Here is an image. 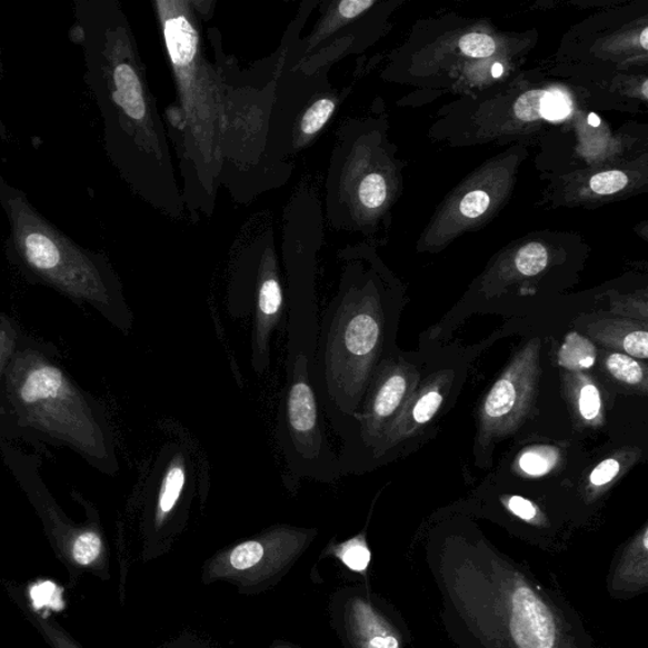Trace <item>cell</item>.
<instances>
[{"label": "cell", "mask_w": 648, "mask_h": 648, "mask_svg": "<svg viewBox=\"0 0 648 648\" xmlns=\"http://www.w3.org/2000/svg\"><path fill=\"white\" fill-rule=\"evenodd\" d=\"M427 565L446 631L461 648H596L558 592L504 555L442 550Z\"/></svg>", "instance_id": "obj_1"}, {"label": "cell", "mask_w": 648, "mask_h": 648, "mask_svg": "<svg viewBox=\"0 0 648 648\" xmlns=\"http://www.w3.org/2000/svg\"><path fill=\"white\" fill-rule=\"evenodd\" d=\"M71 33L84 49L87 83L104 123L106 149L134 190L162 207L176 196L169 149L129 23L114 2L79 0Z\"/></svg>", "instance_id": "obj_2"}, {"label": "cell", "mask_w": 648, "mask_h": 648, "mask_svg": "<svg viewBox=\"0 0 648 648\" xmlns=\"http://www.w3.org/2000/svg\"><path fill=\"white\" fill-rule=\"evenodd\" d=\"M0 203L11 226L13 250L27 269L63 295L102 308L118 326L130 327L129 309L102 258L46 221L23 191L9 186L2 176Z\"/></svg>", "instance_id": "obj_3"}, {"label": "cell", "mask_w": 648, "mask_h": 648, "mask_svg": "<svg viewBox=\"0 0 648 648\" xmlns=\"http://www.w3.org/2000/svg\"><path fill=\"white\" fill-rule=\"evenodd\" d=\"M7 389L22 422L68 442L91 460L114 463L93 409L67 373L42 355L17 353L8 369Z\"/></svg>", "instance_id": "obj_4"}, {"label": "cell", "mask_w": 648, "mask_h": 648, "mask_svg": "<svg viewBox=\"0 0 648 648\" xmlns=\"http://www.w3.org/2000/svg\"><path fill=\"white\" fill-rule=\"evenodd\" d=\"M312 367L303 353L287 365L277 438L290 481L309 479L332 483L341 478L342 470L326 435L323 407L310 377Z\"/></svg>", "instance_id": "obj_5"}, {"label": "cell", "mask_w": 648, "mask_h": 648, "mask_svg": "<svg viewBox=\"0 0 648 648\" xmlns=\"http://www.w3.org/2000/svg\"><path fill=\"white\" fill-rule=\"evenodd\" d=\"M317 528L276 525L248 540L225 547L202 570L205 586L230 582L241 595H260L293 569L318 536Z\"/></svg>", "instance_id": "obj_6"}, {"label": "cell", "mask_w": 648, "mask_h": 648, "mask_svg": "<svg viewBox=\"0 0 648 648\" xmlns=\"http://www.w3.org/2000/svg\"><path fill=\"white\" fill-rule=\"evenodd\" d=\"M328 615L343 648H407L409 644L405 620L368 587L337 589Z\"/></svg>", "instance_id": "obj_7"}, {"label": "cell", "mask_w": 648, "mask_h": 648, "mask_svg": "<svg viewBox=\"0 0 648 648\" xmlns=\"http://www.w3.org/2000/svg\"><path fill=\"white\" fill-rule=\"evenodd\" d=\"M196 495L193 460L185 446L162 447L153 471L149 504V532L154 549L166 554L185 529Z\"/></svg>", "instance_id": "obj_8"}, {"label": "cell", "mask_w": 648, "mask_h": 648, "mask_svg": "<svg viewBox=\"0 0 648 648\" xmlns=\"http://www.w3.org/2000/svg\"><path fill=\"white\" fill-rule=\"evenodd\" d=\"M248 285L249 309L253 308L251 367L258 376H262L270 368L272 333L276 332L285 309L279 268L271 250L262 255L255 277L249 270V282H245V286ZM246 293L233 317H242Z\"/></svg>", "instance_id": "obj_9"}, {"label": "cell", "mask_w": 648, "mask_h": 648, "mask_svg": "<svg viewBox=\"0 0 648 648\" xmlns=\"http://www.w3.org/2000/svg\"><path fill=\"white\" fill-rule=\"evenodd\" d=\"M647 528L635 538L620 555L609 574L608 588L611 596L628 598L640 595L648 587V534Z\"/></svg>", "instance_id": "obj_10"}, {"label": "cell", "mask_w": 648, "mask_h": 648, "mask_svg": "<svg viewBox=\"0 0 648 648\" xmlns=\"http://www.w3.org/2000/svg\"><path fill=\"white\" fill-rule=\"evenodd\" d=\"M572 102L568 94L560 90H532L519 97L515 113L520 121L534 122L545 118L549 121H560L569 117Z\"/></svg>", "instance_id": "obj_11"}, {"label": "cell", "mask_w": 648, "mask_h": 648, "mask_svg": "<svg viewBox=\"0 0 648 648\" xmlns=\"http://www.w3.org/2000/svg\"><path fill=\"white\" fill-rule=\"evenodd\" d=\"M327 551L352 572L367 575L370 568L371 551L363 535L351 537L341 544L328 545Z\"/></svg>", "instance_id": "obj_12"}, {"label": "cell", "mask_w": 648, "mask_h": 648, "mask_svg": "<svg viewBox=\"0 0 648 648\" xmlns=\"http://www.w3.org/2000/svg\"><path fill=\"white\" fill-rule=\"evenodd\" d=\"M518 398L517 381L510 377L500 379L489 392L483 412L490 421H499L514 412Z\"/></svg>", "instance_id": "obj_13"}, {"label": "cell", "mask_w": 648, "mask_h": 648, "mask_svg": "<svg viewBox=\"0 0 648 648\" xmlns=\"http://www.w3.org/2000/svg\"><path fill=\"white\" fill-rule=\"evenodd\" d=\"M559 361L569 370L589 369L596 361L595 346L582 336L570 333L561 347Z\"/></svg>", "instance_id": "obj_14"}, {"label": "cell", "mask_w": 648, "mask_h": 648, "mask_svg": "<svg viewBox=\"0 0 648 648\" xmlns=\"http://www.w3.org/2000/svg\"><path fill=\"white\" fill-rule=\"evenodd\" d=\"M336 111V102L332 98H321L307 109L300 121V134L312 137L323 129L331 120Z\"/></svg>", "instance_id": "obj_15"}, {"label": "cell", "mask_w": 648, "mask_h": 648, "mask_svg": "<svg viewBox=\"0 0 648 648\" xmlns=\"http://www.w3.org/2000/svg\"><path fill=\"white\" fill-rule=\"evenodd\" d=\"M549 262V253L541 243H528L517 253L516 267L520 273L527 277L537 276Z\"/></svg>", "instance_id": "obj_16"}, {"label": "cell", "mask_w": 648, "mask_h": 648, "mask_svg": "<svg viewBox=\"0 0 648 648\" xmlns=\"http://www.w3.org/2000/svg\"><path fill=\"white\" fill-rule=\"evenodd\" d=\"M102 551V537L94 531L80 534L71 546L72 559L83 566L96 562Z\"/></svg>", "instance_id": "obj_17"}, {"label": "cell", "mask_w": 648, "mask_h": 648, "mask_svg": "<svg viewBox=\"0 0 648 648\" xmlns=\"http://www.w3.org/2000/svg\"><path fill=\"white\" fill-rule=\"evenodd\" d=\"M607 367L616 379L628 382V385H638L644 379V371L638 363L629 356L622 353L610 355L607 359Z\"/></svg>", "instance_id": "obj_18"}, {"label": "cell", "mask_w": 648, "mask_h": 648, "mask_svg": "<svg viewBox=\"0 0 648 648\" xmlns=\"http://www.w3.org/2000/svg\"><path fill=\"white\" fill-rule=\"evenodd\" d=\"M359 199L363 207L377 209L387 199V182L380 173H370L361 181Z\"/></svg>", "instance_id": "obj_19"}, {"label": "cell", "mask_w": 648, "mask_h": 648, "mask_svg": "<svg viewBox=\"0 0 648 648\" xmlns=\"http://www.w3.org/2000/svg\"><path fill=\"white\" fill-rule=\"evenodd\" d=\"M555 460L554 452L541 447V449L525 452L519 465L529 476H544L554 467Z\"/></svg>", "instance_id": "obj_20"}, {"label": "cell", "mask_w": 648, "mask_h": 648, "mask_svg": "<svg viewBox=\"0 0 648 648\" xmlns=\"http://www.w3.org/2000/svg\"><path fill=\"white\" fill-rule=\"evenodd\" d=\"M497 49L495 40L488 34L470 33L460 40V50L473 59L489 58Z\"/></svg>", "instance_id": "obj_21"}, {"label": "cell", "mask_w": 648, "mask_h": 648, "mask_svg": "<svg viewBox=\"0 0 648 648\" xmlns=\"http://www.w3.org/2000/svg\"><path fill=\"white\" fill-rule=\"evenodd\" d=\"M628 178L622 171H606L597 173L590 179V188L595 193L601 196L615 195L625 189Z\"/></svg>", "instance_id": "obj_22"}, {"label": "cell", "mask_w": 648, "mask_h": 648, "mask_svg": "<svg viewBox=\"0 0 648 648\" xmlns=\"http://www.w3.org/2000/svg\"><path fill=\"white\" fill-rule=\"evenodd\" d=\"M441 403L442 396L440 392L436 390L427 392V395L418 401L413 410L416 422L421 425L430 422L437 413V410L440 409Z\"/></svg>", "instance_id": "obj_23"}, {"label": "cell", "mask_w": 648, "mask_h": 648, "mask_svg": "<svg viewBox=\"0 0 648 648\" xmlns=\"http://www.w3.org/2000/svg\"><path fill=\"white\" fill-rule=\"evenodd\" d=\"M489 205L490 197L486 193V191H471V193L462 199L460 205V212L465 217L477 218L487 211Z\"/></svg>", "instance_id": "obj_24"}, {"label": "cell", "mask_w": 648, "mask_h": 648, "mask_svg": "<svg viewBox=\"0 0 648 648\" xmlns=\"http://www.w3.org/2000/svg\"><path fill=\"white\" fill-rule=\"evenodd\" d=\"M600 410V395L595 386H586L580 395V413L586 419H595Z\"/></svg>", "instance_id": "obj_25"}, {"label": "cell", "mask_w": 648, "mask_h": 648, "mask_svg": "<svg viewBox=\"0 0 648 648\" xmlns=\"http://www.w3.org/2000/svg\"><path fill=\"white\" fill-rule=\"evenodd\" d=\"M648 335L646 331H636L626 336L624 341V347L626 352L629 355L635 356L638 359H647L648 358Z\"/></svg>", "instance_id": "obj_26"}, {"label": "cell", "mask_w": 648, "mask_h": 648, "mask_svg": "<svg viewBox=\"0 0 648 648\" xmlns=\"http://www.w3.org/2000/svg\"><path fill=\"white\" fill-rule=\"evenodd\" d=\"M619 472V462L609 459L598 465L595 471L591 472L590 481L597 487L606 486L614 480Z\"/></svg>", "instance_id": "obj_27"}, {"label": "cell", "mask_w": 648, "mask_h": 648, "mask_svg": "<svg viewBox=\"0 0 648 648\" xmlns=\"http://www.w3.org/2000/svg\"><path fill=\"white\" fill-rule=\"evenodd\" d=\"M507 506L516 517L526 520V522H532L538 515L537 508L531 504V501L522 497H512L507 501Z\"/></svg>", "instance_id": "obj_28"}, {"label": "cell", "mask_w": 648, "mask_h": 648, "mask_svg": "<svg viewBox=\"0 0 648 648\" xmlns=\"http://www.w3.org/2000/svg\"><path fill=\"white\" fill-rule=\"evenodd\" d=\"M373 6L372 0H343L337 6V13L345 18V20H352L359 17L365 11H368Z\"/></svg>", "instance_id": "obj_29"}, {"label": "cell", "mask_w": 648, "mask_h": 648, "mask_svg": "<svg viewBox=\"0 0 648 648\" xmlns=\"http://www.w3.org/2000/svg\"><path fill=\"white\" fill-rule=\"evenodd\" d=\"M14 347V332L12 328L0 325V371H2L6 361L11 356Z\"/></svg>", "instance_id": "obj_30"}, {"label": "cell", "mask_w": 648, "mask_h": 648, "mask_svg": "<svg viewBox=\"0 0 648 648\" xmlns=\"http://www.w3.org/2000/svg\"><path fill=\"white\" fill-rule=\"evenodd\" d=\"M163 648H209L206 644L193 638H179Z\"/></svg>", "instance_id": "obj_31"}, {"label": "cell", "mask_w": 648, "mask_h": 648, "mask_svg": "<svg viewBox=\"0 0 648 648\" xmlns=\"http://www.w3.org/2000/svg\"><path fill=\"white\" fill-rule=\"evenodd\" d=\"M269 648H300L293 644L287 642V641H282V640H277L273 641Z\"/></svg>", "instance_id": "obj_32"}, {"label": "cell", "mask_w": 648, "mask_h": 648, "mask_svg": "<svg viewBox=\"0 0 648 648\" xmlns=\"http://www.w3.org/2000/svg\"><path fill=\"white\" fill-rule=\"evenodd\" d=\"M492 77L495 78H499L501 74H504V66H500V63H496L495 67H492Z\"/></svg>", "instance_id": "obj_33"}, {"label": "cell", "mask_w": 648, "mask_h": 648, "mask_svg": "<svg viewBox=\"0 0 648 648\" xmlns=\"http://www.w3.org/2000/svg\"><path fill=\"white\" fill-rule=\"evenodd\" d=\"M647 34H648V29H645V30L642 31V33H641V40H640V42H641V44H642V48H644L645 50L647 49V41H648V40H647Z\"/></svg>", "instance_id": "obj_34"}, {"label": "cell", "mask_w": 648, "mask_h": 648, "mask_svg": "<svg viewBox=\"0 0 648 648\" xmlns=\"http://www.w3.org/2000/svg\"><path fill=\"white\" fill-rule=\"evenodd\" d=\"M589 122L591 126H596V127L600 124V120L596 114H590Z\"/></svg>", "instance_id": "obj_35"}, {"label": "cell", "mask_w": 648, "mask_h": 648, "mask_svg": "<svg viewBox=\"0 0 648 648\" xmlns=\"http://www.w3.org/2000/svg\"><path fill=\"white\" fill-rule=\"evenodd\" d=\"M644 96L647 97V81H645L644 83V91H642Z\"/></svg>", "instance_id": "obj_36"}]
</instances>
